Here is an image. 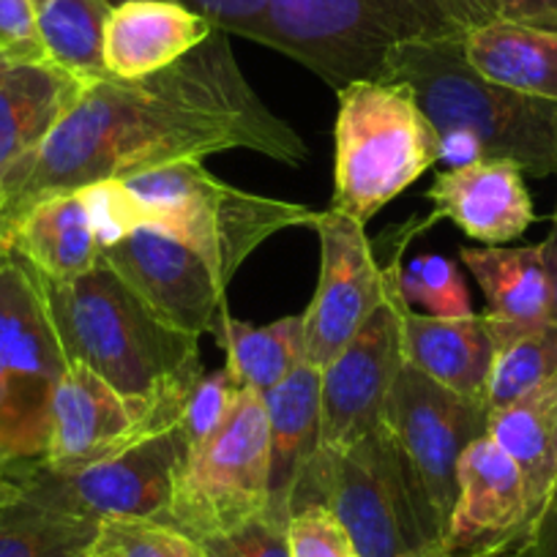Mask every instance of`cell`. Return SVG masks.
<instances>
[{"label":"cell","instance_id":"6da1fadb","mask_svg":"<svg viewBox=\"0 0 557 557\" xmlns=\"http://www.w3.org/2000/svg\"><path fill=\"white\" fill-rule=\"evenodd\" d=\"M227 151L296 168L307 159V143L262 104L235 61L230 34L216 28L164 72L88 85L45 146L0 186V238L45 197Z\"/></svg>","mask_w":557,"mask_h":557},{"label":"cell","instance_id":"7a4b0ae2","mask_svg":"<svg viewBox=\"0 0 557 557\" xmlns=\"http://www.w3.org/2000/svg\"><path fill=\"white\" fill-rule=\"evenodd\" d=\"M39 285L69 363L90 369L126 399L181 418L202 377L197 336L159 320L104 262L69 282L39 276Z\"/></svg>","mask_w":557,"mask_h":557},{"label":"cell","instance_id":"3957f363","mask_svg":"<svg viewBox=\"0 0 557 557\" xmlns=\"http://www.w3.org/2000/svg\"><path fill=\"white\" fill-rule=\"evenodd\" d=\"M383 79L412 90L448 170L508 159L533 178L557 175V104L481 77L465 55V34L396 47Z\"/></svg>","mask_w":557,"mask_h":557},{"label":"cell","instance_id":"277c9868","mask_svg":"<svg viewBox=\"0 0 557 557\" xmlns=\"http://www.w3.org/2000/svg\"><path fill=\"white\" fill-rule=\"evenodd\" d=\"M465 34L443 0H268L255 41L312 69L331 88L383 79L407 41Z\"/></svg>","mask_w":557,"mask_h":557},{"label":"cell","instance_id":"5b68a950","mask_svg":"<svg viewBox=\"0 0 557 557\" xmlns=\"http://www.w3.org/2000/svg\"><path fill=\"white\" fill-rule=\"evenodd\" d=\"M312 503L336 513L361 557L446 555V530L383 426L347 448H320L290 513Z\"/></svg>","mask_w":557,"mask_h":557},{"label":"cell","instance_id":"8992f818","mask_svg":"<svg viewBox=\"0 0 557 557\" xmlns=\"http://www.w3.org/2000/svg\"><path fill=\"white\" fill-rule=\"evenodd\" d=\"M331 208L367 224L426 170L441 143L407 85L363 79L339 90Z\"/></svg>","mask_w":557,"mask_h":557},{"label":"cell","instance_id":"52a82bcc","mask_svg":"<svg viewBox=\"0 0 557 557\" xmlns=\"http://www.w3.org/2000/svg\"><path fill=\"white\" fill-rule=\"evenodd\" d=\"M143 224H159L195 246L222 285L271 235L314 227L318 211L276 197L251 195L208 173L202 162H178L123 178Z\"/></svg>","mask_w":557,"mask_h":557},{"label":"cell","instance_id":"ba28073f","mask_svg":"<svg viewBox=\"0 0 557 557\" xmlns=\"http://www.w3.org/2000/svg\"><path fill=\"white\" fill-rule=\"evenodd\" d=\"M66 367L39 276L9 246L0 257V470L45 459L52 396Z\"/></svg>","mask_w":557,"mask_h":557},{"label":"cell","instance_id":"9c48e42d","mask_svg":"<svg viewBox=\"0 0 557 557\" xmlns=\"http://www.w3.org/2000/svg\"><path fill=\"white\" fill-rule=\"evenodd\" d=\"M268 492L265 401L255 391H240L227 424L186 459L175 481L168 522L195 541L216 539L262 517Z\"/></svg>","mask_w":557,"mask_h":557},{"label":"cell","instance_id":"30bf717a","mask_svg":"<svg viewBox=\"0 0 557 557\" xmlns=\"http://www.w3.org/2000/svg\"><path fill=\"white\" fill-rule=\"evenodd\" d=\"M189 459V443L178 424L143 437L126 451L74 473H52L39 462L7 470L20 490L96 522L153 519L168 522L175 481Z\"/></svg>","mask_w":557,"mask_h":557},{"label":"cell","instance_id":"8fae6325","mask_svg":"<svg viewBox=\"0 0 557 557\" xmlns=\"http://www.w3.org/2000/svg\"><path fill=\"white\" fill-rule=\"evenodd\" d=\"M490 407L484 396H462L407 367L396 377L380 426L410 465L437 522L448 533L457 506V465L465 448L486 435Z\"/></svg>","mask_w":557,"mask_h":557},{"label":"cell","instance_id":"7c38bea8","mask_svg":"<svg viewBox=\"0 0 557 557\" xmlns=\"http://www.w3.org/2000/svg\"><path fill=\"white\" fill-rule=\"evenodd\" d=\"M396 265H388V290L372 318L320 369V448H347L380 426V412L405 369L401 298Z\"/></svg>","mask_w":557,"mask_h":557},{"label":"cell","instance_id":"4fadbf2b","mask_svg":"<svg viewBox=\"0 0 557 557\" xmlns=\"http://www.w3.org/2000/svg\"><path fill=\"white\" fill-rule=\"evenodd\" d=\"M101 262L126 282L128 290L175 331L216 334L219 314L227 309L222 278L211 262L159 224H139L101 249Z\"/></svg>","mask_w":557,"mask_h":557},{"label":"cell","instance_id":"5bb4252c","mask_svg":"<svg viewBox=\"0 0 557 557\" xmlns=\"http://www.w3.org/2000/svg\"><path fill=\"white\" fill-rule=\"evenodd\" d=\"M314 230L320 235V278L301 320L307 363L323 369L383 304L388 268L374 260L367 224L331 208L318 213Z\"/></svg>","mask_w":557,"mask_h":557},{"label":"cell","instance_id":"9a60e30c","mask_svg":"<svg viewBox=\"0 0 557 557\" xmlns=\"http://www.w3.org/2000/svg\"><path fill=\"white\" fill-rule=\"evenodd\" d=\"M173 424L178 416L126 399L90 369L69 363L52 396L50 441L39 465L52 473H74Z\"/></svg>","mask_w":557,"mask_h":557},{"label":"cell","instance_id":"2e32d148","mask_svg":"<svg viewBox=\"0 0 557 557\" xmlns=\"http://www.w3.org/2000/svg\"><path fill=\"white\" fill-rule=\"evenodd\" d=\"M533 524L528 486L511 457L481 435L457 465V506L443 552L451 557L513 549Z\"/></svg>","mask_w":557,"mask_h":557},{"label":"cell","instance_id":"e0dca14e","mask_svg":"<svg viewBox=\"0 0 557 557\" xmlns=\"http://www.w3.org/2000/svg\"><path fill=\"white\" fill-rule=\"evenodd\" d=\"M426 197L435 206V222L448 219L484 246L508 244L535 222L522 168L508 159L443 170Z\"/></svg>","mask_w":557,"mask_h":557},{"label":"cell","instance_id":"ac0fdd59","mask_svg":"<svg viewBox=\"0 0 557 557\" xmlns=\"http://www.w3.org/2000/svg\"><path fill=\"white\" fill-rule=\"evenodd\" d=\"M213 25L178 0H121L104 25V69L117 79L164 72L213 34Z\"/></svg>","mask_w":557,"mask_h":557},{"label":"cell","instance_id":"d6986e66","mask_svg":"<svg viewBox=\"0 0 557 557\" xmlns=\"http://www.w3.org/2000/svg\"><path fill=\"white\" fill-rule=\"evenodd\" d=\"M85 88L50 61H0V186L45 146Z\"/></svg>","mask_w":557,"mask_h":557},{"label":"cell","instance_id":"ffe728a7","mask_svg":"<svg viewBox=\"0 0 557 557\" xmlns=\"http://www.w3.org/2000/svg\"><path fill=\"white\" fill-rule=\"evenodd\" d=\"M465 268L484 293L495 342L530 334L555 320V293L541 244L533 246H462Z\"/></svg>","mask_w":557,"mask_h":557},{"label":"cell","instance_id":"44dd1931","mask_svg":"<svg viewBox=\"0 0 557 557\" xmlns=\"http://www.w3.org/2000/svg\"><path fill=\"white\" fill-rule=\"evenodd\" d=\"M271 457V517L290 522L293 495L320 451V369L304 363L285 383L262 394Z\"/></svg>","mask_w":557,"mask_h":557},{"label":"cell","instance_id":"7402d4cb","mask_svg":"<svg viewBox=\"0 0 557 557\" xmlns=\"http://www.w3.org/2000/svg\"><path fill=\"white\" fill-rule=\"evenodd\" d=\"M401 345L407 367L462 396H484L497 350L484 314L432 318L401 307Z\"/></svg>","mask_w":557,"mask_h":557},{"label":"cell","instance_id":"603a6c76","mask_svg":"<svg viewBox=\"0 0 557 557\" xmlns=\"http://www.w3.org/2000/svg\"><path fill=\"white\" fill-rule=\"evenodd\" d=\"M14 255L41 278L69 282L101 262V244L83 189L45 197L14 222L7 235Z\"/></svg>","mask_w":557,"mask_h":557},{"label":"cell","instance_id":"cb8c5ba5","mask_svg":"<svg viewBox=\"0 0 557 557\" xmlns=\"http://www.w3.org/2000/svg\"><path fill=\"white\" fill-rule=\"evenodd\" d=\"M465 55L490 83L557 104L555 30L492 20L465 30Z\"/></svg>","mask_w":557,"mask_h":557},{"label":"cell","instance_id":"d4e9b609","mask_svg":"<svg viewBox=\"0 0 557 557\" xmlns=\"http://www.w3.org/2000/svg\"><path fill=\"white\" fill-rule=\"evenodd\" d=\"M486 435L522 470L535 522L557 486V377L500 410H490Z\"/></svg>","mask_w":557,"mask_h":557},{"label":"cell","instance_id":"484cf974","mask_svg":"<svg viewBox=\"0 0 557 557\" xmlns=\"http://www.w3.org/2000/svg\"><path fill=\"white\" fill-rule=\"evenodd\" d=\"M213 336L227 356L224 369L230 377L244 391H255L260 396L276 388L278 383H285L293 372L307 363L301 314L268 325H249L244 320H235L224 309L219 314Z\"/></svg>","mask_w":557,"mask_h":557},{"label":"cell","instance_id":"4316f807","mask_svg":"<svg viewBox=\"0 0 557 557\" xmlns=\"http://www.w3.org/2000/svg\"><path fill=\"white\" fill-rule=\"evenodd\" d=\"M41 52L79 83L110 77L104 69V25L112 0H34Z\"/></svg>","mask_w":557,"mask_h":557},{"label":"cell","instance_id":"83f0119b","mask_svg":"<svg viewBox=\"0 0 557 557\" xmlns=\"http://www.w3.org/2000/svg\"><path fill=\"white\" fill-rule=\"evenodd\" d=\"M101 522L20 492L0 503V557H90Z\"/></svg>","mask_w":557,"mask_h":557},{"label":"cell","instance_id":"f1b7e54d","mask_svg":"<svg viewBox=\"0 0 557 557\" xmlns=\"http://www.w3.org/2000/svg\"><path fill=\"white\" fill-rule=\"evenodd\" d=\"M557 377V323L497 345L484 401L490 410L511 405Z\"/></svg>","mask_w":557,"mask_h":557},{"label":"cell","instance_id":"f546056e","mask_svg":"<svg viewBox=\"0 0 557 557\" xmlns=\"http://www.w3.org/2000/svg\"><path fill=\"white\" fill-rule=\"evenodd\" d=\"M396 290L405 307L432 318L473 314L468 285L457 262L443 255H421L407 265H396Z\"/></svg>","mask_w":557,"mask_h":557},{"label":"cell","instance_id":"4dcf8cb0","mask_svg":"<svg viewBox=\"0 0 557 557\" xmlns=\"http://www.w3.org/2000/svg\"><path fill=\"white\" fill-rule=\"evenodd\" d=\"M94 557H208L200 541L170 522L153 519H110L101 522Z\"/></svg>","mask_w":557,"mask_h":557},{"label":"cell","instance_id":"1f68e13d","mask_svg":"<svg viewBox=\"0 0 557 557\" xmlns=\"http://www.w3.org/2000/svg\"><path fill=\"white\" fill-rule=\"evenodd\" d=\"M240 385L230 377L227 369L219 372H202V377L191 385L189 396L181 407L178 426L189 443V454L200 448L202 443L211 441L224 424L240 396Z\"/></svg>","mask_w":557,"mask_h":557},{"label":"cell","instance_id":"d6a6232c","mask_svg":"<svg viewBox=\"0 0 557 557\" xmlns=\"http://www.w3.org/2000/svg\"><path fill=\"white\" fill-rule=\"evenodd\" d=\"M290 557H361L356 541L331 508L312 503L290 513L287 522Z\"/></svg>","mask_w":557,"mask_h":557},{"label":"cell","instance_id":"836d02e7","mask_svg":"<svg viewBox=\"0 0 557 557\" xmlns=\"http://www.w3.org/2000/svg\"><path fill=\"white\" fill-rule=\"evenodd\" d=\"M208 557H290L287 549V522L262 513L240 524L233 533L200 541Z\"/></svg>","mask_w":557,"mask_h":557},{"label":"cell","instance_id":"e575fe53","mask_svg":"<svg viewBox=\"0 0 557 557\" xmlns=\"http://www.w3.org/2000/svg\"><path fill=\"white\" fill-rule=\"evenodd\" d=\"M492 20L557 34V0H468V9H465L468 28L492 23Z\"/></svg>","mask_w":557,"mask_h":557},{"label":"cell","instance_id":"d590c367","mask_svg":"<svg viewBox=\"0 0 557 557\" xmlns=\"http://www.w3.org/2000/svg\"><path fill=\"white\" fill-rule=\"evenodd\" d=\"M0 52L12 61H47L36 30L34 0H0Z\"/></svg>","mask_w":557,"mask_h":557},{"label":"cell","instance_id":"8d00e7d4","mask_svg":"<svg viewBox=\"0 0 557 557\" xmlns=\"http://www.w3.org/2000/svg\"><path fill=\"white\" fill-rule=\"evenodd\" d=\"M112 3H121V0H112ZM178 3L206 17L213 28L244 36L249 41H255L257 25L268 7V0H178Z\"/></svg>","mask_w":557,"mask_h":557},{"label":"cell","instance_id":"74e56055","mask_svg":"<svg viewBox=\"0 0 557 557\" xmlns=\"http://www.w3.org/2000/svg\"><path fill=\"white\" fill-rule=\"evenodd\" d=\"M519 557H557V486L524 539L513 546Z\"/></svg>","mask_w":557,"mask_h":557},{"label":"cell","instance_id":"f35d334b","mask_svg":"<svg viewBox=\"0 0 557 557\" xmlns=\"http://www.w3.org/2000/svg\"><path fill=\"white\" fill-rule=\"evenodd\" d=\"M541 251H544L546 271H549V278H552V293H555V320H557V202H555V211H552L549 233H546V238L541 240Z\"/></svg>","mask_w":557,"mask_h":557},{"label":"cell","instance_id":"ab89813d","mask_svg":"<svg viewBox=\"0 0 557 557\" xmlns=\"http://www.w3.org/2000/svg\"><path fill=\"white\" fill-rule=\"evenodd\" d=\"M20 484L17 481L12 479V475L7 473V470H0V503H7V500H14V497L20 495Z\"/></svg>","mask_w":557,"mask_h":557},{"label":"cell","instance_id":"60d3db41","mask_svg":"<svg viewBox=\"0 0 557 557\" xmlns=\"http://www.w3.org/2000/svg\"><path fill=\"white\" fill-rule=\"evenodd\" d=\"M443 7H446L448 12H451V17L468 30V25H465V9H468V0H443Z\"/></svg>","mask_w":557,"mask_h":557},{"label":"cell","instance_id":"b9f144b4","mask_svg":"<svg viewBox=\"0 0 557 557\" xmlns=\"http://www.w3.org/2000/svg\"><path fill=\"white\" fill-rule=\"evenodd\" d=\"M451 557V555H443ZM457 557H519L513 549H500V552H479V555H457Z\"/></svg>","mask_w":557,"mask_h":557},{"label":"cell","instance_id":"7bdbcfd3","mask_svg":"<svg viewBox=\"0 0 557 557\" xmlns=\"http://www.w3.org/2000/svg\"><path fill=\"white\" fill-rule=\"evenodd\" d=\"M7 251H9V240H7V238H0V257L7 255Z\"/></svg>","mask_w":557,"mask_h":557},{"label":"cell","instance_id":"ee69618b","mask_svg":"<svg viewBox=\"0 0 557 557\" xmlns=\"http://www.w3.org/2000/svg\"><path fill=\"white\" fill-rule=\"evenodd\" d=\"M0 61H3V52H0Z\"/></svg>","mask_w":557,"mask_h":557},{"label":"cell","instance_id":"f6af8a7d","mask_svg":"<svg viewBox=\"0 0 557 557\" xmlns=\"http://www.w3.org/2000/svg\"><path fill=\"white\" fill-rule=\"evenodd\" d=\"M90 557H94V555H90Z\"/></svg>","mask_w":557,"mask_h":557}]
</instances>
